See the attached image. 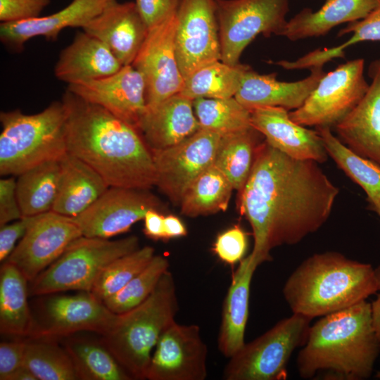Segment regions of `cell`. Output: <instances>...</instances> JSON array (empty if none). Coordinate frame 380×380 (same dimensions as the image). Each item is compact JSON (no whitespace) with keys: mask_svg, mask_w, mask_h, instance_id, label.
I'll list each match as a JSON object with an SVG mask.
<instances>
[{"mask_svg":"<svg viewBox=\"0 0 380 380\" xmlns=\"http://www.w3.org/2000/svg\"><path fill=\"white\" fill-rule=\"evenodd\" d=\"M328 156L367 195L368 203L380 202V165L350 150L331 132V127H317Z\"/></svg>","mask_w":380,"mask_h":380,"instance_id":"34","label":"cell"},{"mask_svg":"<svg viewBox=\"0 0 380 380\" xmlns=\"http://www.w3.org/2000/svg\"><path fill=\"white\" fill-rule=\"evenodd\" d=\"M178 310L174 277L167 270L143 303L118 314L100 341L132 379H146L153 350L163 333L175 321Z\"/></svg>","mask_w":380,"mask_h":380,"instance_id":"5","label":"cell"},{"mask_svg":"<svg viewBox=\"0 0 380 380\" xmlns=\"http://www.w3.org/2000/svg\"><path fill=\"white\" fill-rule=\"evenodd\" d=\"M155 255L154 248L146 246L114 260L100 273L90 292L103 302L144 270Z\"/></svg>","mask_w":380,"mask_h":380,"instance_id":"38","label":"cell"},{"mask_svg":"<svg viewBox=\"0 0 380 380\" xmlns=\"http://www.w3.org/2000/svg\"><path fill=\"white\" fill-rule=\"evenodd\" d=\"M312 319L293 313L243 346L223 371L226 380H284L293 351L307 341Z\"/></svg>","mask_w":380,"mask_h":380,"instance_id":"8","label":"cell"},{"mask_svg":"<svg viewBox=\"0 0 380 380\" xmlns=\"http://www.w3.org/2000/svg\"><path fill=\"white\" fill-rule=\"evenodd\" d=\"M160 208V199L149 189L109 186L85 211L71 218L83 236L110 239L144 220L148 210Z\"/></svg>","mask_w":380,"mask_h":380,"instance_id":"14","label":"cell"},{"mask_svg":"<svg viewBox=\"0 0 380 380\" xmlns=\"http://www.w3.org/2000/svg\"><path fill=\"white\" fill-rule=\"evenodd\" d=\"M200 128L193 101L179 93L154 106H146L138 125L151 151L175 145Z\"/></svg>","mask_w":380,"mask_h":380,"instance_id":"24","label":"cell"},{"mask_svg":"<svg viewBox=\"0 0 380 380\" xmlns=\"http://www.w3.org/2000/svg\"><path fill=\"white\" fill-rule=\"evenodd\" d=\"M43 304L40 321L34 322L32 338L67 336L83 331L102 335L118 316L90 291L53 295Z\"/></svg>","mask_w":380,"mask_h":380,"instance_id":"17","label":"cell"},{"mask_svg":"<svg viewBox=\"0 0 380 380\" xmlns=\"http://www.w3.org/2000/svg\"><path fill=\"white\" fill-rule=\"evenodd\" d=\"M61 101L68 153L91 167L109 186H155L152 151L136 127L68 90Z\"/></svg>","mask_w":380,"mask_h":380,"instance_id":"2","label":"cell"},{"mask_svg":"<svg viewBox=\"0 0 380 380\" xmlns=\"http://www.w3.org/2000/svg\"><path fill=\"white\" fill-rule=\"evenodd\" d=\"M353 33L350 38L336 47L314 50L298 59L301 68L323 67L328 61L338 57H344L345 49L348 46L363 42L380 41V6L365 18L348 23L341 29L338 37Z\"/></svg>","mask_w":380,"mask_h":380,"instance_id":"40","label":"cell"},{"mask_svg":"<svg viewBox=\"0 0 380 380\" xmlns=\"http://www.w3.org/2000/svg\"><path fill=\"white\" fill-rule=\"evenodd\" d=\"M32 217H23L0 226L1 262H4L9 257L17 246V242L23 237L32 220Z\"/></svg>","mask_w":380,"mask_h":380,"instance_id":"46","label":"cell"},{"mask_svg":"<svg viewBox=\"0 0 380 380\" xmlns=\"http://www.w3.org/2000/svg\"><path fill=\"white\" fill-rule=\"evenodd\" d=\"M187 229L183 222L174 215L164 216V240L184 236Z\"/></svg>","mask_w":380,"mask_h":380,"instance_id":"48","label":"cell"},{"mask_svg":"<svg viewBox=\"0 0 380 380\" xmlns=\"http://www.w3.org/2000/svg\"><path fill=\"white\" fill-rule=\"evenodd\" d=\"M193 106L201 129L220 137L252 127L251 110L234 96L227 99L198 98L193 100Z\"/></svg>","mask_w":380,"mask_h":380,"instance_id":"36","label":"cell"},{"mask_svg":"<svg viewBox=\"0 0 380 380\" xmlns=\"http://www.w3.org/2000/svg\"><path fill=\"white\" fill-rule=\"evenodd\" d=\"M26 341L1 342L0 344V379L9 380L24 366Z\"/></svg>","mask_w":380,"mask_h":380,"instance_id":"45","label":"cell"},{"mask_svg":"<svg viewBox=\"0 0 380 380\" xmlns=\"http://www.w3.org/2000/svg\"><path fill=\"white\" fill-rule=\"evenodd\" d=\"M18 176L16 191L23 217L52 210L60 182V159L42 163Z\"/></svg>","mask_w":380,"mask_h":380,"instance_id":"30","label":"cell"},{"mask_svg":"<svg viewBox=\"0 0 380 380\" xmlns=\"http://www.w3.org/2000/svg\"><path fill=\"white\" fill-rule=\"evenodd\" d=\"M234 188L214 165L202 172L189 186L181 200V213L190 217L225 211Z\"/></svg>","mask_w":380,"mask_h":380,"instance_id":"33","label":"cell"},{"mask_svg":"<svg viewBox=\"0 0 380 380\" xmlns=\"http://www.w3.org/2000/svg\"><path fill=\"white\" fill-rule=\"evenodd\" d=\"M249 68L240 63L229 65L221 60L211 62L185 77L179 94L192 101L198 98L234 97Z\"/></svg>","mask_w":380,"mask_h":380,"instance_id":"32","label":"cell"},{"mask_svg":"<svg viewBox=\"0 0 380 380\" xmlns=\"http://www.w3.org/2000/svg\"><path fill=\"white\" fill-rule=\"evenodd\" d=\"M375 377L378 379H380V370L376 372Z\"/></svg>","mask_w":380,"mask_h":380,"instance_id":"52","label":"cell"},{"mask_svg":"<svg viewBox=\"0 0 380 380\" xmlns=\"http://www.w3.org/2000/svg\"><path fill=\"white\" fill-rule=\"evenodd\" d=\"M164 216L158 210H148L144 217V233L153 240H164Z\"/></svg>","mask_w":380,"mask_h":380,"instance_id":"47","label":"cell"},{"mask_svg":"<svg viewBox=\"0 0 380 380\" xmlns=\"http://www.w3.org/2000/svg\"><path fill=\"white\" fill-rule=\"evenodd\" d=\"M60 163V182L52 211L75 217L90 207L109 186L91 167L68 152Z\"/></svg>","mask_w":380,"mask_h":380,"instance_id":"26","label":"cell"},{"mask_svg":"<svg viewBox=\"0 0 380 380\" xmlns=\"http://www.w3.org/2000/svg\"><path fill=\"white\" fill-rule=\"evenodd\" d=\"M220 136L201 129L168 148L151 151L156 182L159 190L175 205L191 182L214 163Z\"/></svg>","mask_w":380,"mask_h":380,"instance_id":"11","label":"cell"},{"mask_svg":"<svg viewBox=\"0 0 380 380\" xmlns=\"http://www.w3.org/2000/svg\"><path fill=\"white\" fill-rule=\"evenodd\" d=\"M67 90L106 109L137 129L146 109V82L132 65H123L104 77L68 84Z\"/></svg>","mask_w":380,"mask_h":380,"instance_id":"18","label":"cell"},{"mask_svg":"<svg viewBox=\"0 0 380 380\" xmlns=\"http://www.w3.org/2000/svg\"><path fill=\"white\" fill-rule=\"evenodd\" d=\"M368 76L371 83L365 94L334 127L350 150L380 165V58L369 64Z\"/></svg>","mask_w":380,"mask_h":380,"instance_id":"21","label":"cell"},{"mask_svg":"<svg viewBox=\"0 0 380 380\" xmlns=\"http://www.w3.org/2000/svg\"><path fill=\"white\" fill-rule=\"evenodd\" d=\"M247 234L239 225L220 234L213 246V251L224 262L234 265L240 262L246 252Z\"/></svg>","mask_w":380,"mask_h":380,"instance_id":"41","label":"cell"},{"mask_svg":"<svg viewBox=\"0 0 380 380\" xmlns=\"http://www.w3.org/2000/svg\"><path fill=\"white\" fill-rule=\"evenodd\" d=\"M338 194L318 163L291 158L262 141L239 191V213L254 239L251 262L258 267L272 260L273 248L296 244L319 229Z\"/></svg>","mask_w":380,"mask_h":380,"instance_id":"1","label":"cell"},{"mask_svg":"<svg viewBox=\"0 0 380 380\" xmlns=\"http://www.w3.org/2000/svg\"><path fill=\"white\" fill-rule=\"evenodd\" d=\"M81 236L71 217L52 210L32 216L25 235L4 262L15 265L31 282Z\"/></svg>","mask_w":380,"mask_h":380,"instance_id":"13","label":"cell"},{"mask_svg":"<svg viewBox=\"0 0 380 380\" xmlns=\"http://www.w3.org/2000/svg\"><path fill=\"white\" fill-rule=\"evenodd\" d=\"M23 217L13 177L0 179V226Z\"/></svg>","mask_w":380,"mask_h":380,"instance_id":"44","label":"cell"},{"mask_svg":"<svg viewBox=\"0 0 380 380\" xmlns=\"http://www.w3.org/2000/svg\"><path fill=\"white\" fill-rule=\"evenodd\" d=\"M26 341L24 366L37 380L80 379L74 363L64 348L41 338Z\"/></svg>","mask_w":380,"mask_h":380,"instance_id":"37","label":"cell"},{"mask_svg":"<svg viewBox=\"0 0 380 380\" xmlns=\"http://www.w3.org/2000/svg\"><path fill=\"white\" fill-rule=\"evenodd\" d=\"M367 208L374 212L380 217V202L368 203Z\"/></svg>","mask_w":380,"mask_h":380,"instance_id":"51","label":"cell"},{"mask_svg":"<svg viewBox=\"0 0 380 380\" xmlns=\"http://www.w3.org/2000/svg\"><path fill=\"white\" fill-rule=\"evenodd\" d=\"M377 281L378 291L376 298L371 305V312L374 328L380 341V265L374 268Z\"/></svg>","mask_w":380,"mask_h":380,"instance_id":"49","label":"cell"},{"mask_svg":"<svg viewBox=\"0 0 380 380\" xmlns=\"http://www.w3.org/2000/svg\"><path fill=\"white\" fill-rule=\"evenodd\" d=\"M262 136L251 127L220 137L213 165L238 192L242 189L250 175L256 149L262 142Z\"/></svg>","mask_w":380,"mask_h":380,"instance_id":"31","label":"cell"},{"mask_svg":"<svg viewBox=\"0 0 380 380\" xmlns=\"http://www.w3.org/2000/svg\"><path fill=\"white\" fill-rule=\"evenodd\" d=\"M177 13L148 29L132 65L146 82V106L180 93L184 77L178 65L175 36Z\"/></svg>","mask_w":380,"mask_h":380,"instance_id":"15","label":"cell"},{"mask_svg":"<svg viewBox=\"0 0 380 380\" xmlns=\"http://www.w3.org/2000/svg\"><path fill=\"white\" fill-rule=\"evenodd\" d=\"M112 0H72L61 11L46 16L12 23H1V42L8 48L20 51L35 37L56 40L66 27L83 28L99 15Z\"/></svg>","mask_w":380,"mask_h":380,"instance_id":"22","label":"cell"},{"mask_svg":"<svg viewBox=\"0 0 380 380\" xmlns=\"http://www.w3.org/2000/svg\"><path fill=\"white\" fill-rule=\"evenodd\" d=\"M310 70L305 79L288 82L277 80L275 73L260 75L249 68L234 97L249 110L265 106L296 110L304 103L325 74L322 67Z\"/></svg>","mask_w":380,"mask_h":380,"instance_id":"23","label":"cell"},{"mask_svg":"<svg viewBox=\"0 0 380 380\" xmlns=\"http://www.w3.org/2000/svg\"><path fill=\"white\" fill-rule=\"evenodd\" d=\"M65 348L74 363L80 379H132L101 341L72 338L65 342Z\"/></svg>","mask_w":380,"mask_h":380,"instance_id":"35","label":"cell"},{"mask_svg":"<svg viewBox=\"0 0 380 380\" xmlns=\"http://www.w3.org/2000/svg\"><path fill=\"white\" fill-rule=\"evenodd\" d=\"M379 354L371 305L365 300L310 326L296 366L303 379L322 372L324 379L362 380L371 376Z\"/></svg>","mask_w":380,"mask_h":380,"instance_id":"3","label":"cell"},{"mask_svg":"<svg viewBox=\"0 0 380 380\" xmlns=\"http://www.w3.org/2000/svg\"><path fill=\"white\" fill-rule=\"evenodd\" d=\"M82 30L105 44L122 65L132 64L148 31L134 2L117 0H112Z\"/></svg>","mask_w":380,"mask_h":380,"instance_id":"20","label":"cell"},{"mask_svg":"<svg viewBox=\"0 0 380 380\" xmlns=\"http://www.w3.org/2000/svg\"><path fill=\"white\" fill-rule=\"evenodd\" d=\"M248 255L240 261L232 275L224 298L217 347L226 357L236 354L246 343L244 336L248 318L250 288L256 268Z\"/></svg>","mask_w":380,"mask_h":380,"instance_id":"27","label":"cell"},{"mask_svg":"<svg viewBox=\"0 0 380 380\" xmlns=\"http://www.w3.org/2000/svg\"><path fill=\"white\" fill-rule=\"evenodd\" d=\"M175 44L184 79L200 67L221 60L215 0H182Z\"/></svg>","mask_w":380,"mask_h":380,"instance_id":"12","label":"cell"},{"mask_svg":"<svg viewBox=\"0 0 380 380\" xmlns=\"http://www.w3.org/2000/svg\"><path fill=\"white\" fill-rule=\"evenodd\" d=\"M364 68V59L357 58L325 73L304 103L289 112L291 120L305 127H335L355 108L369 87Z\"/></svg>","mask_w":380,"mask_h":380,"instance_id":"10","label":"cell"},{"mask_svg":"<svg viewBox=\"0 0 380 380\" xmlns=\"http://www.w3.org/2000/svg\"><path fill=\"white\" fill-rule=\"evenodd\" d=\"M251 122L265 140L284 154L299 160L326 162L328 153L317 132L291 120L288 110L279 106L251 110Z\"/></svg>","mask_w":380,"mask_h":380,"instance_id":"19","label":"cell"},{"mask_svg":"<svg viewBox=\"0 0 380 380\" xmlns=\"http://www.w3.org/2000/svg\"><path fill=\"white\" fill-rule=\"evenodd\" d=\"M182 0H135L134 3L148 28L177 13Z\"/></svg>","mask_w":380,"mask_h":380,"instance_id":"43","label":"cell"},{"mask_svg":"<svg viewBox=\"0 0 380 380\" xmlns=\"http://www.w3.org/2000/svg\"><path fill=\"white\" fill-rule=\"evenodd\" d=\"M50 0H0V20L12 23L40 16Z\"/></svg>","mask_w":380,"mask_h":380,"instance_id":"42","label":"cell"},{"mask_svg":"<svg viewBox=\"0 0 380 380\" xmlns=\"http://www.w3.org/2000/svg\"><path fill=\"white\" fill-rule=\"evenodd\" d=\"M66 117L62 101H53L35 114L18 109L1 111V175H19L42 163L61 159L68 152Z\"/></svg>","mask_w":380,"mask_h":380,"instance_id":"6","label":"cell"},{"mask_svg":"<svg viewBox=\"0 0 380 380\" xmlns=\"http://www.w3.org/2000/svg\"><path fill=\"white\" fill-rule=\"evenodd\" d=\"M221 61L236 65L258 35H280L287 20L289 0H215Z\"/></svg>","mask_w":380,"mask_h":380,"instance_id":"9","label":"cell"},{"mask_svg":"<svg viewBox=\"0 0 380 380\" xmlns=\"http://www.w3.org/2000/svg\"><path fill=\"white\" fill-rule=\"evenodd\" d=\"M27 279L13 265L4 262L0 270V331L30 336L34 326L28 302Z\"/></svg>","mask_w":380,"mask_h":380,"instance_id":"29","label":"cell"},{"mask_svg":"<svg viewBox=\"0 0 380 380\" xmlns=\"http://www.w3.org/2000/svg\"><path fill=\"white\" fill-rule=\"evenodd\" d=\"M122 66L105 44L83 31L61 51L54 75L68 85L110 75Z\"/></svg>","mask_w":380,"mask_h":380,"instance_id":"25","label":"cell"},{"mask_svg":"<svg viewBox=\"0 0 380 380\" xmlns=\"http://www.w3.org/2000/svg\"><path fill=\"white\" fill-rule=\"evenodd\" d=\"M379 6L380 0H325L319 10L306 8L287 20L280 35L291 41L323 36L338 25L365 18Z\"/></svg>","mask_w":380,"mask_h":380,"instance_id":"28","label":"cell"},{"mask_svg":"<svg viewBox=\"0 0 380 380\" xmlns=\"http://www.w3.org/2000/svg\"><path fill=\"white\" fill-rule=\"evenodd\" d=\"M9 380H37L34 375L25 366L18 369Z\"/></svg>","mask_w":380,"mask_h":380,"instance_id":"50","label":"cell"},{"mask_svg":"<svg viewBox=\"0 0 380 380\" xmlns=\"http://www.w3.org/2000/svg\"><path fill=\"white\" fill-rule=\"evenodd\" d=\"M208 347L196 324L172 322L160 337L146 374L148 380H204Z\"/></svg>","mask_w":380,"mask_h":380,"instance_id":"16","label":"cell"},{"mask_svg":"<svg viewBox=\"0 0 380 380\" xmlns=\"http://www.w3.org/2000/svg\"><path fill=\"white\" fill-rule=\"evenodd\" d=\"M139 248V239L134 235L117 240L82 235L30 282L29 293L43 296L67 291H91L109 263Z\"/></svg>","mask_w":380,"mask_h":380,"instance_id":"7","label":"cell"},{"mask_svg":"<svg viewBox=\"0 0 380 380\" xmlns=\"http://www.w3.org/2000/svg\"><path fill=\"white\" fill-rule=\"evenodd\" d=\"M169 266L167 258L155 255L144 270L122 289L105 299L103 304L115 314H122L137 307L152 293Z\"/></svg>","mask_w":380,"mask_h":380,"instance_id":"39","label":"cell"},{"mask_svg":"<svg viewBox=\"0 0 380 380\" xmlns=\"http://www.w3.org/2000/svg\"><path fill=\"white\" fill-rule=\"evenodd\" d=\"M378 291L374 268L341 253H315L291 273L283 288L292 313L310 319L365 300Z\"/></svg>","mask_w":380,"mask_h":380,"instance_id":"4","label":"cell"}]
</instances>
